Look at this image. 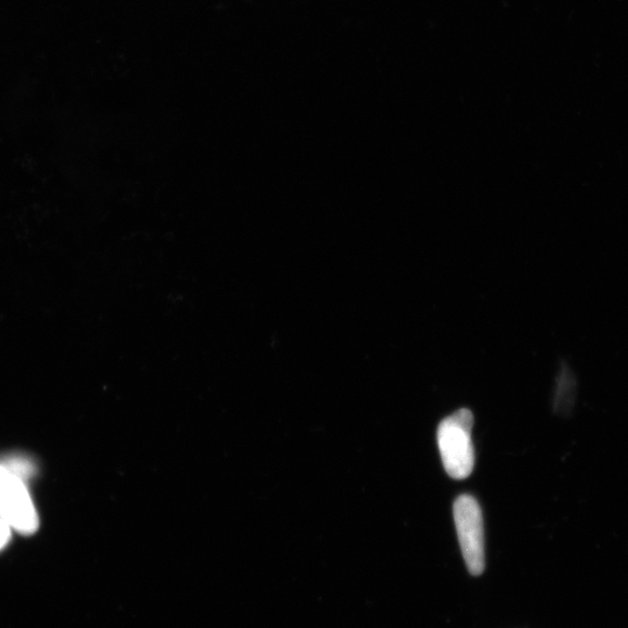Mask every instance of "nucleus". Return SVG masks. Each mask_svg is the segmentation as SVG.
Listing matches in <instances>:
<instances>
[{"label": "nucleus", "mask_w": 628, "mask_h": 628, "mask_svg": "<svg viewBox=\"0 0 628 628\" xmlns=\"http://www.w3.org/2000/svg\"><path fill=\"white\" fill-rule=\"evenodd\" d=\"M474 416L468 409H461L441 421L438 428V445L447 474L455 480H463L473 473L475 451L471 431Z\"/></svg>", "instance_id": "obj_1"}, {"label": "nucleus", "mask_w": 628, "mask_h": 628, "mask_svg": "<svg viewBox=\"0 0 628 628\" xmlns=\"http://www.w3.org/2000/svg\"><path fill=\"white\" fill-rule=\"evenodd\" d=\"M454 520L469 573L480 576L485 567L484 524L482 510L473 496L462 495L456 499Z\"/></svg>", "instance_id": "obj_2"}, {"label": "nucleus", "mask_w": 628, "mask_h": 628, "mask_svg": "<svg viewBox=\"0 0 628 628\" xmlns=\"http://www.w3.org/2000/svg\"><path fill=\"white\" fill-rule=\"evenodd\" d=\"M0 519L27 535L39 526L38 513L23 478L5 465H0Z\"/></svg>", "instance_id": "obj_3"}, {"label": "nucleus", "mask_w": 628, "mask_h": 628, "mask_svg": "<svg viewBox=\"0 0 628 628\" xmlns=\"http://www.w3.org/2000/svg\"><path fill=\"white\" fill-rule=\"evenodd\" d=\"M573 387L574 383L569 380V374H563L560 378L558 395H556L555 399L556 410L567 411V406L569 408V403L572 402L570 394H573Z\"/></svg>", "instance_id": "obj_4"}, {"label": "nucleus", "mask_w": 628, "mask_h": 628, "mask_svg": "<svg viewBox=\"0 0 628 628\" xmlns=\"http://www.w3.org/2000/svg\"><path fill=\"white\" fill-rule=\"evenodd\" d=\"M5 466L13 471L14 474L23 478V480H25L28 476H31L33 473L32 463L25 459H11L5 463Z\"/></svg>", "instance_id": "obj_5"}, {"label": "nucleus", "mask_w": 628, "mask_h": 628, "mask_svg": "<svg viewBox=\"0 0 628 628\" xmlns=\"http://www.w3.org/2000/svg\"><path fill=\"white\" fill-rule=\"evenodd\" d=\"M12 527L0 519V549L4 548L11 537Z\"/></svg>", "instance_id": "obj_6"}]
</instances>
